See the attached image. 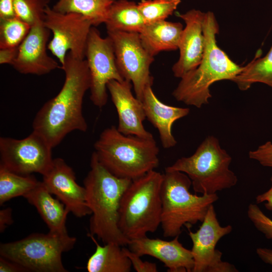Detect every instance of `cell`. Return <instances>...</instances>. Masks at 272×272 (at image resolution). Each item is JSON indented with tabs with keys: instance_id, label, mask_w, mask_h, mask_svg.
I'll return each instance as SVG.
<instances>
[{
	"instance_id": "24",
	"label": "cell",
	"mask_w": 272,
	"mask_h": 272,
	"mask_svg": "<svg viewBox=\"0 0 272 272\" xmlns=\"http://www.w3.org/2000/svg\"><path fill=\"white\" fill-rule=\"evenodd\" d=\"M116 0H58L52 9L61 13H76L88 20L93 26L105 23Z\"/></svg>"
},
{
	"instance_id": "36",
	"label": "cell",
	"mask_w": 272,
	"mask_h": 272,
	"mask_svg": "<svg viewBox=\"0 0 272 272\" xmlns=\"http://www.w3.org/2000/svg\"><path fill=\"white\" fill-rule=\"evenodd\" d=\"M270 187L255 197L256 203L264 202V207L268 211H272V176L270 177Z\"/></svg>"
},
{
	"instance_id": "6",
	"label": "cell",
	"mask_w": 272,
	"mask_h": 272,
	"mask_svg": "<svg viewBox=\"0 0 272 272\" xmlns=\"http://www.w3.org/2000/svg\"><path fill=\"white\" fill-rule=\"evenodd\" d=\"M191 181L184 173L165 170L161 189V225L163 236H179L184 226L202 222L210 207L219 198L217 193L192 194Z\"/></svg>"
},
{
	"instance_id": "5",
	"label": "cell",
	"mask_w": 272,
	"mask_h": 272,
	"mask_svg": "<svg viewBox=\"0 0 272 272\" xmlns=\"http://www.w3.org/2000/svg\"><path fill=\"white\" fill-rule=\"evenodd\" d=\"M163 174L151 171L133 180L123 193L119 209L118 226L129 240L147 236L161 225V189Z\"/></svg>"
},
{
	"instance_id": "37",
	"label": "cell",
	"mask_w": 272,
	"mask_h": 272,
	"mask_svg": "<svg viewBox=\"0 0 272 272\" xmlns=\"http://www.w3.org/2000/svg\"><path fill=\"white\" fill-rule=\"evenodd\" d=\"M13 222L12 216V210L10 208L2 209L0 211V231L3 232L6 227Z\"/></svg>"
},
{
	"instance_id": "9",
	"label": "cell",
	"mask_w": 272,
	"mask_h": 272,
	"mask_svg": "<svg viewBox=\"0 0 272 272\" xmlns=\"http://www.w3.org/2000/svg\"><path fill=\"white\" fill-rule=\"evenodd\" d=\"M107 32L113 44L119 73L124 80L131 83L136 97L142 101L145 89L153 84L150 67L154 57L144 47L139 33Z\"/></svg>"
},
{
	"instance_id": "4",
	"label": "cell",
	"mask_w": 272,
	"mask_h": 272,
	"mask_svg": "<svg viewBox=\"0 0 272 272\" xmlns=\"http://www.w3.org/2000/svg\"><path fill=\"white\" fill-rule=\"evenodd\" d=\"M99 162L111 174L133 180L155 170L159 149L154 138L125 135L111 126L103 130L94 144Z\"/></svg>"
},
{
	"instance_id": "18",
	"label": "cell",
	"mask_w": 272,
	"mask_h": 272,
	"mask_svg": "<svg viewBox=\"0 0 272 272\" xmlns=\"http://www.w3.org/2000/svg\"><path fill=\"white\" fill-rule=\"evenodd\" d=\"M178 237L166 241L146 236L130 240L128 246L140 256L147 255L158 259L168 272H192L194 262L191 250L185 248Z\"/></svg>"
},
{
	"instance_id": "17",
	"label": "cell",
	"mask_w": 272,
	"mask_h": 272,
	"mask_svg": "<svg viewBox=\"0 0 272 272\" xmlns=\"http://www.w3.org/2000/svg\"><path fill=\"white\" fill-rule=\"evenodd\" d=\"M205 13L192 9L179 14L185 23L179 43V57L172 68L174 77L181 78L194 70L202 58L205 48L203 21Z\"/></svg>"
},
{
	"instance_id": "28",
	"label": "cell",
	"mask_w": 272,
	"mask_h": 272,
	"mask_svg": "<svg viewBox=\"0 0 272 272\" xmlns=\"http://www.w3.org/2000/svg\"><path fill=\"white\" fill-rule=\"evenodd\" d=\"M181 0H142L138 4L146 24L165 20L172 15Z\"/></svg>"
},
{
	"instance_id": "25",
	"label": "cell",
	"mask_w": 272,
	"mask_h": 272,
	"mask_svg": "<svg viewBox=\"0 0 272 272\" xmlns=\"http://www.w3.org/2000/svg\"><path fill=\"white\" fill-rule=\"evenodd\" d=\"M241 91H246L256 83H261L272 88V45L263 57H255L243 66L240 73L232 81Z\"/></svg>"
},
{
	"instance_id": "11",
	"label": "cell",
	"mask_w": 272,
	"mask_h": 272,
	"mask_svg": "<svg viewBox=\"0 0 272 272\" xmlns=\"http://www.w3.org/2000/svg\"><path fill=\"white\" fill-rule=\"evenodd\" d=\"M52 148L41 135L33 131L27 137L0 138V166L23 175H43L50 166Z\"/></svg>"
},
{
	"instance_id": "30",
	"label": "cell",
	"mask_w": 272,
	"mask_h": 272,
	"mask_svg": "<svg viewBox=\"0 0 272 272\" xmlns=\"http://www.w3.org/2000/svg\"><path fill=\"white\" fill-rule=\"evenodd\" d=\"M247 216L257 230L268 239H272V220L268 217L256 204L248 207Z\"/></svg>"
},
{
	"instance_id": "32",
	"label": "cell",
	"mask_w": 272,
	"mask_h": 272,
	"mask_svg": "<svg viewBox=\"0 0 272 272\" xmlns=\"http://www.w3.org/2000/svg\"><path fill=\"white\" fill-rule=\"evenodd\" d=\"M126 255L130 260L131 265L137 272H157L158 268L155 263L143 261L141 256L129 249L122 247Z\"/></svg>"
},
{
	"instance_id": "20",
	"label": "cell",
	"mask_w": 272,
	"mask_h": 272,
	"mask_svg": "<svg viewBox=\"0 0 272 272\" xmlns=\"http://www.w3.org/2000/svg\"><path fill=\"white\" fill-rule=\"evenodd\" d=\"M52 195L41 181L23 197L36 208L49 231L67 233L65 223L70 211L59 199Z\"/></svg>"
},
{
	"instance_id": "2",
	"label": "cell",
	"mask_w": 272,
	"mask_h": 272,
	"mask_svg": "<svg viewBox=\"0 0 272 272\" xmlns=\"http://www.w3.org/2000/svg\"><path fill=\"white\" fill-rule=\"evenodd\" d=\"M131 181L111 174L92 153L90 170L84 181L87 203L92 215L89 234L104 244L115 243L123 246L130 241L120 231L118 217L122 196Z\"/></svg>"
},
{
	"instance_id": "26",
	"label": "cell",
	"mask_w": 272,
	"mask_h": 272,
	"mask_svg": "<svg viewBox=\"0 0 272 272\" xmlns=\"http://www.w3.org/2000/svg\"><path fill=\"white\" fill-rule=\"evenodd\" d=\"M40 183L32 174L20 175L0 166V205L14 197L24 196Z\"/></svg>"
},
{
	"instance_id": "3",
	"label": "cell",
	"mask_w": 272,
	"mask_h": 272,
	"mask_svg": "<svg viewBox=\"0 0 272 272\" xmlns=\"http://www.w3.org/2000/svg\"><path fill=\"white\" fill-rule=\"evenodd\" d=\"M205 48L199 64L181 79L172 93L178 101L200 108L212 97L210 88L222 80L232 81L243 69L233 61L217 44L219 27L214 13H205L203 21Z\"/></svg>"
},
{
	"instance_id": "29",
	"label": "cell",
	"mask_w": 272,
	"mask_h": 272,
	"mask_svg": "<svg viewBox=\"0 0 272 272\" xmlns=\"http://www.w3.org/2000/svg\"><path fill=\"white\" fill-rule=\"evenodd\" d=\"M50 0H14V11L16 17L31 27L43 21L45 10Z\"/></svg>"
},
{
	"instance_id": "1",
	"label": "cell",
	"mask_w": 272,
	"mask_h": 272,
	"mask_svg": "<svg viewBox=\"0 0 272 272\" xmlns=\"http://www.w3.org/2000/svg\"><path fill=\"white\" fill-rule=\"evenodd\" d=\"M61 69L65 74L61 90L39 110L32 123L33 131L44 138L52 148L69 133L86 132L88 128L83 114L84 97L90 87L87 61L69 52Z\"/></svg>"
},
{
	"instance_id": "10",
	"label": "cell",
	"mask_w": 272,
	"mask_h": 272,
	"mask_svg": "<svg viewBox=\"0 0 272 272\" xmlns=\"http://www.w3.org/2000/svg\"><path fill=\"white\" fill-rule=\"evenodd\" d=\"M43 23L53 35L47 49L61 66L69 52L77 58L84 59L88 37L93 26L88 20L76 13L58 12L48 6Z\"/></svg>"
},
{
	"instance_id": "13",
	"label": "cell",
	"mask_w": 272,
	"mask_h": 272,
	"mask_svg": "<svg viewBox=\"0 0 272 272\" xmlns=\"http://www.w3.org/2000/svg\"><path fill=\"white\" fill-rule=\"evenodd\" d=\"M199 229L195 232L188 229L192 241L193 259L192 272H237L234 265L222 259V253L216 248L219 241L230 234L232 227L220 224L213 205L209 208Z\"/></svg>"
},
{
	"instance_id": "22",
	"label": "cell",
	"mask_w": 272,
	"mask_h": 272,
	"mask_svg": "<svg viewBox=\"0 0 272 272\" xmlns=\"http://www.w3.org/2000/svg\"><path fill=\"white\" fill-rule=\"evenodd\" d=\"M89 236L96 245L94 253L89 257L87 263L89 272H129L132 266L131 262L124 252L121 245L115 243L100 245L94 238Z\"/></svg>"
},
{
	"instance_id": "7",
	"label": "cell",
	"mask_w": 272,
	"mask_h": 272,
	"mask_svg": "<svg viewBox=\"0 0 272 272\" xmlns=\"http://www.w3.org/2000/svg\"><path fill=\"white\" fill-rule=\"evenodd\" d=\"M231 161V157L221 148L218 139L209 135L191 156L178 159L165 170L186 174L195 193L212 194L237 184V177L229 168Z\"/></svg>"
},
{
	"instance_id": "16",
	"label": "cell",
	"mask_w": 272,
	"mask_h": 272,
	"mask_svg": "<svg viewBox=\"0 0 272 272\" xmlns=\"http://www.w3.org/2000/svg\"><path fill=\"white\" fill-rule=\"evenodd\" d=\"M132 86L131 83L125 80L122 82L111 80L107 84V90L118 114L117 128L125 135L153 138V134L143 125L146 116L143 103L133 95Z\"/></svg>"
},
{
	"instance_id": "15",
	"label": "cell",
	"mask_w": 272,
	"mask_h": 272,
	"mask_svg": "<svg viewBox=\"0 0 272 272\" xmlns=\"http://www.w3.org/2000/svg\"><path fill=\"white\" fill-rule=\"evenodd\" d=\"M50 31L43 21L31 27L30 31L20 44L17 56L11 65L22 74L42 76L61 69L58 62L47 53Z\"/></svg>"
},
{
	"instance_id": "35",
	"label": "cell",
	"mask_w": 272,
	"mask_h": 272,
	"mask_svg": "<svg viewBox=\"0 0 272 272\" xmlns=\"http://www.w3.org/2000/svg\"><path fill=\"white\" fill-rule=\"evenodd\" d=\"M14 0H0V19L15 17Z\"/></svg>"
},
{
	"instance_id": "12",
	"label": "cell",
	"mask_w": 272,
	"mask_h": 272,
	"mask_svg": "<svg viewBox=\"0 0 272 272\" xmlns=\"http://www.w3.org/2000/svg\"><path fill=\"white\" fill-rule=\"evenodd\" d=\"M85 57L90 77V98L94 105L102 108L107 102V85L109 82H122L124 79L116 64L111 39L108 36L102 37L94 26L91 27L89 34Z\"/></svg>"
},
{
	"instance_id": "34",
	"label": "cell",
	"mask_w": 272,
	"mask_h": 272,
	"mask_svg": "<svg viewBox=\"0 0 272 272\" xmlns=\"http://www.w3.org/2000/svg\"><path fill=\"white\" fill-rule=\"evenodd\" d=\"M19 47L1 48L0 64H8L12 65L17 56Z\"/></svg>"
},
{
	"instance_id": "8",
	"label": "cell",
	"mask_w": 272,
	"mask_h": 272,
	"mask_svg": "<svg viewBox=\"0 0 272 272\" xmlns=\"http://www.w3.org/2000/svg\"><path fill=\"white\" fill-rule=\"evenodd\" d=\"M76 240L67 233H33L18 241L1 243L0 255L28 271L66 272L61 255L73 248Z\"/></svg>"
},
{
	"instance_id": "33",
	"label": "cell",
	"mask_w": 272,
	"mask_h": 272,
	"mask_svg": "<svg viewBox=\"0 0 272 272\" xmlns=\"http://www.w3.org/2000/svg\"><path fill=\"white\" fill-rule=\"evenodd\" d=\"M1 272H24L28 270L19 264L2 256L0 257Z\"/></svg>"
},
{
	"instance_id": "23",
	"label": "cell",
	"mask_w": 272,
	"mask_h": 272,
	"mask_svg": "<svg viewBox=\"0 0 272 272\" xmlns=\"http://www.w3.org/2000/svg\"><path fill=\"white\" fill-rule=\"evenodd\" d=\"M107 31L140 33L146 23L138 4L127 0L115 1L105 23Z\"/></svg>"
},
{
	"instance_id": "38",
	"label": "cell",
	"mask_w": 272,
	"mask_h": 272,
	"mask_svg": "<svg viewBox=\"0 0 272 272\" xmlns=\"http://www.w3.org/2000/svg\"><path fill=\"white\" fill-rule=\"evenodd\" d=\"M256 253L264 262L272 265V249L267 248H258Z\"/></svg>"
},
{
	"instance_id": "27",
	"label": "cell",
	"mask_w": 272,
	"mask_h": 272,
	"mask_svg": "<svg viewBox=\"0 0 272 272\" xmlns=\"http://www.w3.org/2000/svg\"><path fill=\"white\" fill-rule=\"evenodd\" d=\"M31 26L17 17L0 19V49L19 47Z\"/></svg>"
},
{
	"instance_id": "14",
	"label": "cell",
	"mask_w": 272,
	"mask_h": 272,
	"mask_svg": "<svg viewBox=\"0 0 272 272\" xmlns=\"http://www.w3.org/2000/svg\"><path fill=\"white\" fill-rule=\"evenodd\" d=\"M42 176V182L46 188L70 212L78 218L91 215L87 203L85 187L77 183L74 171L63 159H53Z\"/></svg>"
},
{
	"instance_id": "19",
	"label": "cell",
	"mask_w": 272,
	"mask_h": 272,
	"mask_svg": "<svg viewBox=\"0 0 272 272\" xmlns=\"http://www.w3.org/2000/svg\"><path fill=\"white\" fill-rule=\"evenodd\" d=\"M142 102L146 118L158 131L162 147L165 149L174 147L177 141L172 132V125L176 120L187 116L190 109L162 102L154 94L152 85L145 89Z\"/></svg>"
},
{
	"instance_id": "31",
	"label": "cell",
	"mask_w": 272,
	"mask_h": 272,
	"mask_svg": "<svg viewBox=\"0 0 272 272\" xmlns=\"http://www.w3.org/2000/svg\"><path fill=\"white\" fill-rule=\"evenodd\" d=\"M249 157L258 161L261 165L272 168V143L267 141L256 150L250 151Z\"/></svg>"
},
{
	"instance_id": "21",
	"label": "cell",
	"mask_w": 272,
	"mask_h": 272,
	"mask_svg": "<svg viewBox=\"0 0 272 272\" xmlns=\"http://www.w3.org/2000/svg\"><path fill=\"white\" fill-rule=\"evenodd\" d=\"M183 29L179 22L162 20L146 24L139 35L144 47L154 57L161 51L178 49Z\"/></svg>"
}]
</instances>
